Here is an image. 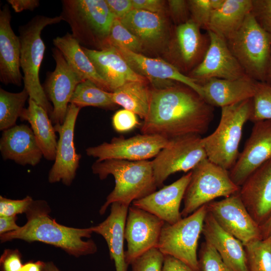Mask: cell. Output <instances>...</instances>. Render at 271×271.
<instances>
[{"instance_id":"obj_26","label":"cell","mask_w":271,"mask_h":271,"mask_svg":"<svg viewBox=\"0 0 271 271\" xmlns=\"http://www.w3.org/2000/svg\"><path fill=\"white\" fill-rule=\"evenodd\" d=\"M257 82L246 76L236 79L211 78L199 84L205 100L222 108L253 98Z\"/></svg>"},{"instance_id":"obj_22","label":"cell","mask_w":271,"mask_h":271,"mask_svg":"<svg viewBox=\"0 0 271 271\" xmlns=\"http://www.w3.org/2000/svg\"><path fill=\"white\" fill-rule=\"evenodd\" d=\"M82 48L106 83L109 92H113L128 82L145 81L144 77L130 67L114 47L108 45L99 50Z\"/></svg>"},{"instance_id":"obj_2","label":"cell","mask_w":271,"mask_h":271,"mask_svg":"<svg viewBox=\"0 0 271 271\" xmlns=\"http://www.w3.org/2000/svg\"><path fill=\"white\" fill-rule=\"evenodd\" d=\"M50 211L46 201L33 200L25 213L27 222L16 230L1 234V242L14 239L41 242L76 257L97 251V246L92 240H84L91 237L93 233L91 227L78 228L60 224L50 216Z\"/></svg>"},{"instance_id":"obj_28","label":"cell","mask_w":271,"mask_h":271,"mask_svg":"<svg viewBox=\"0 0 271 271\" xmlns=\"http://www.w3.org/2000/svg\"><path fill=\"white\" fill-rule=\"evenodd\" d=\"M108 217L97 225L91 227L93 232L101 235L108 247L116 271H127L124 250V230L129 206L114 202L110 205Z\"/></svg>"},{"instance_id":"obj_9","label":"cell","mask_w":271,"mask_h":271,"mask_svg":"<svg viewBox=\"0 0 271 271\" xmlns=\"http://www.w3.org/2000/svg\"><path fill=\"white\" fill-rule=\"evenodd\" d=\"M207 213L206 204L174 224L165 223L158 248L164 255L173 256L194 271H200L197 248Z\"/></svg>"},{"instance_id":"obj_55","label":"cell","mask_w":271,"mask_h":271,"mask_svg":"<svg viewBox=\"0 0 271 271\" xmlns=\"http://www.w3.org/2000/svg\"><path fill=\"white\" fill-rule=\"evenodd\" d=\"M271 237V236H270Z\"/></svg>"},{"instance_id":"obj_48","label":"cell","mask_w":271,"mask_h":271,"mask_svg":"<svg viewBox=\"0 0 271 271\" xmlns=\"http://www.w3.org/2000/svg\"><path fill=\"white\" fill-rule=\"evenodd\" d=\"M162 271L194 270L180 260L170 255H165Z\"/></svg>"},{"instance_id":"obj_41","label":"cell","mask_w":271,"mask_h":271,"mask_svg":"<svg viewBox=\"0 0 271 271\" xmlns=\"http://www.w3.org/2000/svg\"><path fill=\"white\" fill-rule=\"evenodd\" d=\"M250 14L263 30L271 34V0H251Z\"/></svg>"},{"instance_id":"obj_38","label":"cell","mask_w":271,"mask_h":271,"mask_svg":"<svg viewBox=\"0 0 271 271\" xmlns=\"http://www.w3.org/2000/svg\"><path fill=\"white\" fill-rule=\"evenodd\" d=\"M200 271H231L216 249L209 243H202L199 253Z\"/></svg>"},{"instance_id":"obj_34","label":"cell","mask_w":271,"mask_h":271,"mask_svg":"<svg viewBox=\"0 0 271 271\" xmlns=\"http://www.w3.org/2000/svg\"><path fill=\"white\" fill-rule=\"evenodd\" d=\"M29 98L28 91L23 89L17 93L0 88V130H5L16 125Z\"/></svg>"},{"instance_id":"obj_29","label":"cell","mask_w":271,"mask_h":271,"mask_svg":"<svg viewBox=\"0 0 271 271\" xmlns=\"http://www.w3.org/2000/svg\"><path fill=\"white\" fill-rule=\"evenodd\" d=\"M53 43L55 48L61 52L71 69L83 81L90 80L104 90L108 91L106 83L97 72L82 46L71 34L67 33L62 37H57L53 39Z\"/></svg>"},{"instance_id":"obj_39","label":"cell","mask_w":271,"mask_h":271,"mask_svg":"<svg viewBox=\"0 0 271 271\" xmlns=\"http://www.w3.org/2000/svg\"><path fill=\"white\" fill-rule=\"evenodd\" d=\"M191 19L200 28L206 31L213 11L211 0L188 1Z\"/></svg>"},{"instance_id":"obj_30","label":"cell","mask_w":271,"mask_h":271,"mask_svg":"<svg viewBox=\"0 0 271 271\" xmlns=\"http://www.w3.org/2000/svg\"><path fill=\"white\" fill-rule=\"evenodd\" d=\"M28 104L20 118L30 123L43 157L47 160L54 161L58 142L54 126L42 107L29 98Z\"/></svg>"},{"instance_id":"obj_10","label":"cell","mask_w":271,"mask_h":271,"mask_svg":"<svg viewBox=\"0 0 271 271\" xmlns=\"http://www.w3.org/2000/svg\"><path fill=\"white\" fill-rule=\"evenodd\" d=\"M201 136L188 134L169 140L152 161L157 187L163 186L172 174L192 170L207 158Z\"/></svg>"},{"instance_id":"obj_45","label":"cell","mask_w":271,"mask_h":271,"mask_svg":"<svg viewBox=\"0 0 271 271\" xmlns=\"http://www.w3.org/2000/svg\"><path fill=\"white\" fill-rule=\"evenodd\" d=\"M2 271H21L23 264L22 255L17 249H6L0 258Z\"/></svg>"},{"instance_id":"obj_43","label":"cell","mask_w":271,"mask_h":271,"mask_svg":"<svg viewBox=\"0 0 271 271\" xmlns=\"http://www.w3.org/2000/svg\"><path fill=\"white\" fill-rule=\"evenodd\" d=\"M137 115L125 109L117 111L112 118V124L114 130L119 132L128 131L139 124Z\"/></svg>"},{"instance_id":"obj_15","label":"cell","mask_w":271,"mask_h":271,"mask_svg":"<svg viewBox=\"0 0 271 271\" xmlns=\"http://www.w3.org/2000/svg\"><path fill=\"white\" fill-rule=\"evenodd\" d=\"M165 223L145 210L133 205L129 207L124 230V238L127 244L125 256L128 265L149 250L158 248Z\"/></svg>"},{"instance_id":"obj_11","label":"cell","mask_w":271,"mask_h":271,"mask_svg":"<svg viewBox=\"0 0 271 271\" xmlns=\"http://www.w3.org/2000/svg\"><path fill=\"white\" fill-rule=\"evenodd\" d=\"M162 137L142 134L129 138H114L110 142L86 149L87 156L96 161L115 159L129 161L148 160L155 157L169 142Z\"/></svg>"},{"instance_id":"obj_8","label":"cell","mask_w":271,"mask_h":271,"mask_svg":"<svg viewBox=\"0 0 271 271\" xmlns=\"http://www.w3.org/2000/svg\"><path fill=\"white\" fill-rule=\"evenodd\" d=\"M239 189L232 180L228 170L206 158L191 170L183 198L182 216H188L216 198L237 193Z\"/></svg>"},{"instance_id":"obj_52","label":"cell","mask_w":271,"mask_h":271,"mask_svg":"<svg viewBox=\"0 0 271 271\" xmlns=\"http://www.w3.org/2000/svg\"><path fill=\"white\" fill-rule=\"evenodd\" d=\"M260 228L262 239L271 236V215Z\"/></svg>"},{"instance_id":"obj_35","label":"cell","mask_w":271,"mask_h":271,"mask_svg":"<svg viewBox=\"0 0 271 271\" xmlns=\"http://www.w3.org/2000/svg\"><path fill=\"white\" fill-rule=\"evenodd\" d=\"M249 271H271V237L255 239L245 244Z\"/></svg>"},{"instance_id":"obj_49","label":"cell","mask_w":271,"mask_h":271,"mask_svg":"<svg viewBox=\"0 0 271 271\" xmlns=\"http://www.w3.org/2000/svg\"><path fill=\"white\" fill-rule=\"evenodd\" d=\"M7 2L16 13L25 10L33 11L40 4L38 0H8Z\"/></svg>"},{"instance_id":"obj_4","label":"cell","mask_w":271,"mask_h":271,"mask_svg":"<svg viewBox=\"0 0 271 271\" xmlns=\"http://www.w3.org/2000/svg\"><path fill=\"white\" fill-rule=\"evenodd\" d=\"M252 108V98L221 108L217 128L202 139L208 160L228 171L233 167L239 155L243 127L250 119Z\"/></svg>"},{"instance_id":"obj_24","label":"cell","mask_w":271,"mask_h":271,"mask_svg":"<svg viewBox=\"0 0 271 271\" xmlns=\"http://www.w3.org/2000/svg\"><path fill=\"white\" fill-rule=\"evenodd\" d=\"M8 5L0 11V80L5 85L20 86L23 80L20 71L21 42L11 25Z\"/></svg>"},{"instance_id":"obj_31","label":"cell","mask_w":271,"mask_h":271,"mask_svg":"<svg viewBox=\"0 0 271 271\" xmlns=\"http://www.w3.org/2000/svg\"><path fill=\"white\" fill-rule=\"evenodd\" d=\"M251 9V0H224L212 12L208 31L227 40L240 28Z\"/></svg>"},{"instance_id":"obj_54","label":"cell","mask_w":271,"mask_h":271,"mask_svg":"<svg viewBox=\"0 0 271 271\" xmlns=\"http://www.w3.org/2000/svg\"><path fill=\"white\" fill-rule=\"evenodd\" d=\"M265 83L271 86V54L269 60L268 69Z\"/></svg>"},{"instance_id":"obj_40","label":"cell","mask_w":271,"mask_h":271,"mask_svg":"<svg viewBox=\"0 0 271 271\" xmlns=\"http://www.w3.org/2000/svg\"><path fill=\"white\" fill-rule=\"evenodd\" d=\"M165 255L158 248H153L139 256L131 263L132 271H162Z\"/></svg>"},{"instance_id":"obj_33","label":"cell","mask_w":271,"mask_h":271,"mask_svg":"<svg viewBox=\"0 0 271 271\" xmlns=\"http://www.w3.org/2000/svg\"><path fill=\"white\" fill-rule=\"evenodd\" d=\"M70 104L80 108L93 106L113 109L117 105L113 101L112 92L104 90L88 80L78 84L70 99Z\"/></svg>"},{"instance_id":"obj_42","label":"cell","mask_w":271,"mask_h":271,"mask_svg":"<svg viewBox=\"0 0 271 271\" xmlns=\"http://www.w3.org/2000/svg\"><path fill=\"white\" fill-rule=\"evenodd\" d=\"M30 196L20 200L8 199L0 196V216H15L25 213L33 201Z\"/></svg>"},{"instance_id":"obj_51","label":"cell","mask_w":271,"mask_h":271,"mask_svg":"<svg viewBox=\"0 0 271 271\" xmlns=\"http://www.w3.org/2000/svg\"><path fill=\"white\" fill-rule=\"evenodd\" d=\"M45 262L41 260L28 261L23 264L21 271H42Z\"/></svg>"},{"instance_id":"obj_3","label":"cell","mask_w":271,"mask_h":271,"mask_svg":"<svg viewBox=\"0 0 271 271\" xmlns=\"http://www.w3.org/2000/svg\"><path fill=\"white\" fill-rule=\"evenodd\" d=\"M100 179L113 176L115 186L102 205L99 213L104 214L109 205L119 202L129 206L134 201L156 191L157 187L152 161H129L109 159L96 161L91 167Z\"/></svg>"},{"instance_id":"obj_36","label":"cell","mask_w":271,"mask_h":271,"mask_svg":"<svg viewBox=\"0 0 271 271\" xmlns=\"http://www.w3.org/2000/svg\"><path fill=\"white\" fill-rule=\"evenodd\" d=\"M107 44V46L123 47L138 53L143 49V46L139 39L117 19H114L112 22Z\"/></svg>"},{"instance_id":"obj_7","label":"cell","mask_w":271,"mask_h":271,"mask_svg":"<svg viewBox=\"0 0 271 271\" xmlns=\"http://www.w3.org/2000/svg\"><path fill=\"white\" fill-rule=\"evenodd\" d=\"M226 41L245 74L265 82L271 54V34L263 30L250 13L240 28Z\"/></svg>"},{"instance_id":"obj_12","label":"cell","mask_w":271,"mask_h":271,"mask_svg":"<svg viewBox=\"0 0 271 271\" xmlns=\"http://www.w3.org/2000/svg\"><path fill=\"white\" fill-rule=\"evenodd\" d=\"M80 109L69 104L63 123L54 125L59 140L54 163L48 174L50 183L61 182L69 186L75 179L81 157L76 152L74 143L75 126Z\"/></svg>"},{"instance_id":"obj_20","label":"cell","mask_w":271,"mask_h":271,"mask_svg":"<svg viewBox=\"0 0 271 271\" xmlns=\"http://www.w3.org/2000/svg\"><path fill=\"white\" fill-rule=\"evenodd\" d=\"M191 177V171L159 191L134 201L132 205L156 216L166 223L174 224L182 218L180 205Z\"/></svg>"},{"instance_id":"obj_6","label":"cell","mask_w":271,"mask_h":271,"mask_svg":"<svg viewBox=\"0 0 271 271\" xmlns=\"http://www.w3.org/2000/svg\"><path fill=\"white\" fill-rule=\"evenodd\" d=\"M62 21L69 25L72 35L79 43L107 46L108 38L115 19L105 0H63Z\"/></svg>"},{"instance_id":"obj_32","label":"cell","mask_w":271,"mask_h":271,"mask_svg":"<svg viewBox=\"0 0 271 271\" xmlns=\"http://www.w3.org/2000/svg\"><path fill=\"white\" fill-rule=\"evenodd\" d=\"M152 90L145 81L128 82L112 93V99L116 105L130 110L144 120L149 113Z\"/></svg>"},{"instance_id":"obj_19","label":"cell","mask_w":271,"mask_h":271,"mask_svg":"<svg viewBox=\"0 0 271 271\" xmlns=\"http://www.w3.org/2000/svg\"><path fill=\"white\" fill-rule=\"evenodd\" d=\"M238 194L249 213L260 226L271 215V159L246 179Z\"/></svg>"},{"instance_id":"obj_16","label":"cell","mask_w":271,"mask_h":271,"mask_svg":"<svg viewBox=\"0 0 271 271\" xmlns=\"http://www.w3.org/2000/svg\"><path fill=\"white\" fill-rule=\"evenodd\" d=\"M52 56L56 67L47 74L43 88L53 106L50 119L56 125L63 123L73 93L78 84L83 81L71 69L56 48L52 49Z\"/></svg>"},{"instance_id":"obj_53","label":"cell","mask_w":271,"mask_h":271,"mask_svg":"<svg viewBox=\"0 0 271 271\" xmlns=\"http://www.w3.org/2000/svg\"><path fill=\"white\" fill-rule=\"evenodd\" d=\"M42 271H61L52 261L45 262Z\"/></svg>"},{"instance_id":"obj_25","label":"cell","mask_w":271,"mask_h":271,"mask_svg":"<svg viewBox=\"0 0 271 271\" xmlns=\"http://www.w3.org/2000/svg\"><path fill=\"white\" fill-rule=\"evenodd\" d=\"M163 14L133 9L120 20L143 47L155 49L167 45L171 38L168 23Z\"/></svg>"},{"instance_id":"obj_47","label":"cell","mask_w":271,"mask_h":271,"mask_svg":"<svg viewBox=\"0 0 271 271\" xmlns=\"http://www.w3.org/2000/svg\"><path fill=\"white\" fill-rule=\"evenodd\" d=\"M133 9L143 10L154 13L163 14L165 2L161 0H132Z\"/></svg>"},{"instance_id":"obj_27","label":"cell","mask_w":271,"mask_h":271,"mask_svg":"<svg viewBox=\"0 0 271 271\" xmlns=\"http://www.w3.org/2000/svg\"><path fill=\"white\" fill-rule=\"evenodd\" d=\"M202 233L231 271H249L243 244L222 229L208 211Z\"/></svg>"},{"instance_id":"obj_14","label":"cell","mask_w":271,"mask_h":271,"mask_svg":"<svg viewBox=\"0 0 271 271\" xmlns=\"http://www.w3.org/2000/svg\"><path fill=\"white\" fill-rule=\"evenodd\" d=\"M207 211L225 231L243 245L255 239H262L260 226L244 205L238 192L219 201L207 204Z\"/></svg>"},{"instance_id":"obj_23","label":"cell","mask_w":271,"mask_h":271,"mask_svg":"<svg viewBox=\"0 0 271 271\" xmlns=\"http://www.w3.org/2000/svg\"><path fill=\"white\" fill-rule=\"evenodd\" d=\"M0 151L4 160L22 166H35L43 157L32 128L25 124L2 131Z\"/></svg>"},{"instance_id":"obj_18","label":"cell","mask_w":271,"mask_h":271,"mask_svg":"<svg viewBox=\"0 0 271 271\" xmlns=\"http://www.w3.org/2000/svg\"><path fill=\"white\" fill-rule=\"evenodd\" d=\"M208 49L201 63L189 74L199 83L211 78L236 79L247 76L229 49L226 41L210 31Z\"/></svg>"},{"instance_id":"obj_46","label":"cell","mask_w":271,"mask_h":271,"mask_svg":"<svg viewBox=\"0 0 271 271\" xmlns=\"http://www.w3.org/2000/svg\"><path fill=\"white\" fill-rule=\"evenodd\" d=\"M115 19H121L133 10L132 0H105Z\"/></svg>"},{"instance_id":"obj_44","label":"cell","mask_w":271,"mask_h":271,"mask_svg":"<svg viewBox=\"0 0 271 271\" xmlns=\"http://www.w3.org/2000/svg\"><path fill=\"white\" fill-rule=\"evenodd\" d=\"M170 14L176 26L184 24L191 19L188 1L170 0L168 1Z\"/></svg>"},{"instance_id":"obj_21","label":"cell","mask_w":271,"mask_h":271,"mask_svg":"<svg viewBox=\"0 0 271 271\" xmlns=\"http://www.w3.org/2000/svg\"><path fill=\"white\" fill-rule=\"evenodd\" d=\"M121 54L130 67L138 74L151 81L171 80L184 84L202 97L198 81L182 73L172 63L160 59L147 57L119 46H113Z\"/></svg>"},{"instance_id":"obj_5","label":"cell","mask_w":271,"mask_h":271,"mask_svg":"<svg viewBox=\"0 0 271 271\" xmlns=\"http://www.w3.org/2000/svg\"><path fill=\"white\" fill-rule=\"evenodd\" d=\"M61 21L60 16L48 17L37 15L19 28L20 64L24 74V88L29 94V99L42 107L50 118L53 112V106L48 99L39 79L40 68L45 51L41 34L47 26L57 24Z\"/></svg>"},{"instance_id":"obj_13","label":"cell","mask_w":271,"mask_h":271,"mask_svg":"<svg viewBox=\"0 0 271 271\" xmlns=\"http://www.w3.org/2000/svg\"><path fill=\"white\" fill-rule=\"evenodd\" d=\"M209 44L208 32L203 34L191 19L177 25L169 41L171 63L182 73L189 74L201 63Z\"/></svg>"},{"instance_id":"obj_17","label":"cell","mask_w":271,"mask_h":271,"mask_svg":"<svg viewBox=\"0 0 271 271\" xmlns=\"http://www.w3.org/2000/svg\"><path fill=\"white\" fill-rule=\"evenodd\" d=\"M271 159V120L254 122L249 137L233 167V182L240 187L257 169Z\"/></svg>"},{"instance_id":"obj_1","label":"cell","mask_w":271,"mask_h":271,"mask_svg":"<svg viewBox=\"0 0 271 271\" xmlns=\"http://www.w3.org/2000/svg\"><path fill=\"white\" fill-rule=\"evenodd\" d=\"M214 108L184 85L172 84L152 90L150 105L141 130L168 140L208 130Z\"/></svg>"},{"instance_id":"obj_50","label":"cell","mask_w":271,"mask_h":271,"mask_svg":"<svg viewBox=\"0 0 271 271\" xmlns=\"http://www.w3.org/2000/svg\"><path fill=\"white\" fill-rule=\"evenodd\" d=\"M17 216H0V235L18 229L20 226L16 223Z\"/></svg>"},{"instance_id":"obj_37","label":"cell","mask_w":271,"mask_h":271,"mask_svg":"<svg viewBox=\"0 0 271 271\" xmlns=\"http://www.w3.org/2000/svg\"><path fill=\"white\" fill-rule=\"evenodd\" d=\"M264 120H271V86L265 82H257L249 120L254 123Z\"/></svg>"}]
</instances>
